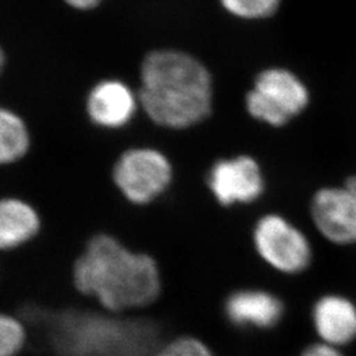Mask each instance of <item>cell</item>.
Instances as JSON below:
<instances>
[{"mask_svg":"<svg viewBox=\"0 0 356 356\" xmlns=\"http://www.w3.org/2000/svg\"><path fill=\"white\" fill-rule=\"evenodd\" d=\"M73 284L115 313L152 305L163 291L161 270L153 256L103 232L91 236L76 257Z\"/></svg>","mask_w":356,"mask_h":356,"instance_id":"1","label":"cell"},{"mask_svg":"<svg viewBox=\"0 0 356 356\" xmlns=\"http://www.w3.org/2000/svg\"><path fill=\"white\" fill-rule=\"evenodd\" d=\"M138 97L153 124L170 131L189 129L213 113V76L185 51H153L143 60Z\"/></svg>","mask_w":356,"mask_h":356,"instance_id":"2","label":"cell"},{"mask_svg":"<svg viewBox=\"0 0 356 356\" xmlns=\"http://www.w3.org/2000/svg\"><path fill=\"white\" fill-rule=\"evenodd\" d=\"M310 92L300 76L285 67H268L254 78L245 94L248 115L268 127L282 128L302 114Z\"/></svg>","mask_w":356,"mask_h":356,"instance_id":"3","label":"cell"},{"mask_svg":"<svg viewBox=\"0 0 356 356\" xmlns=\"http://www.w3.org/2000/svg\"><path fill=\"white\" fill-rule=\"evenodd\" d=\"M111 177L116 191L135 206H148L172 186L175 168L154 147H131L115 160Z\"/></svg>","mask_w":356,"mask_h":356,"instance_id":"4","label":"cell"},{"mask_svg":"<svg viewBox=\"0 0 356 356\" xmlns=\"http://www.w3.org/2000/svg\"><path fill=\"white\" fill-rule=\"evenodd\" d=\"M252 245L267 267L285 276L302 273L313 260V245L307 235L279 213L257 218L252 227Z\"/></svg>","mask_w":356,"mask_h":356,"instance_id":"5","label":"cell"},{"mask_svg":"<svg viewBox=\"0 0 356 356\" xmlns=\"http://www.w3.org/2000/svg\"><path fill=\"white\" fill-rule=\"evenodd\" d=\"M206 185L222 207L254 204L266 191L261 165L251 154H235L218 159L210 166Z\"/></svg>","mask_w":356,"mask_h":356,"instance_id":"6","label":"cell"},{"mask_svg":"<svg viewBox=\"0 0 356 356\" xmlns=\"http://www.w3.org/2000/svg\"><path fill=\"white\" fill-rule=\"evenodd\" d=\"M310 216L316 229L329 242L356 244V176L347 178L342 186L316 191Z\"/></svg>","mask_w":356,"mask_h":356,"instance_id":"7","label":"cell"},{"mask_svg":"<svg viewBox=\"0 0 356 356\" xmlns=\"http://www.w3.org/2000/svg\"><path fill=\"white\" fill-rule=\"evenodd\" d=\"M140 108L138 91L120 79H104L90 90L86 114L90 122L102 129L127 127Z\"/></svg>","mask_w":356,"mask_h":356,"instance_id":"8","label":"cell"},{"mask_svg":"<svg viewBox=\"0 0 356 356\" xmlns=\"http://www.w3.org/2000/svg\"><path fill=\"white\" fill-rule=\"evenodd\" d=\"M229 323L236 327L267 330L279 325L284 304L276 294L261 288H241L229 293L223 304Z\"/></svg>","mask_w":356,"mask_h":356,"instance_id":"9","label":"cell"},{"mask_svg":"<svg viewBox=\"0 0 356 356\" xmlns=\"http://www.w3.org/2000/svg\"><path fill=\"white\" fill-rule=\"evenodd\" d=\"M312 321L323 343L339 348L356 341V305L344 296H322L313 306Z\"/></svg>","mask_w":356,"mask_h":356,"instance_id":"10","label":"cell"},{"mask_svg":"<svg viewBox=\"0 0 356 356\" xmlns=\"http://www.w3.org/2000/svg\"><path fill=\"white\" fill-rule=\"evenodd\" d=\"M40 229L41 218L32 204L15 197L0 198V251L24 245Z\"/></svg>","mask_w":356,"mask_h":356,"instance_id":"11","label":"cell"},{"mask_svg":"<svg viewBox=\"0 0 356 356\" xmlns=\"http://www.w3.org/2000/svg\"><path fill=\"white\" fill-rule=\"evenodd\" d=\"M31 148V134L20 115L0 107V166L20 161Z\"/></svg>","mask_w":356,"mask_h":356,"instance_id":"12","label":"cell"},{"mask_svg":"<svg viewBox=\"0 0 356 356\" xmlns=\"http://www.w3.org/2000/svg\"><path fill=\"white\" fill-rule=\"evenodd\" d=\"M280 3L281 0H220L227 13L245 20L270 17L279 10Z\"/></svg>","mask_w":356,"mask_h":356,"instance_id":"13","label":"cell"},{"mask_svg":"<svg viewBox=\"0 0 356 356\" xmlns=\"http://www.w3.org/2000/svg\"><path fill=\"white\" fill-rule=\"evenodd\" d=\"M26 343V329L19 319L0 313V356H15Z\"/></svg>","mask_w":356,"mask_h":356,"instance_id":"14","label":"cell"},{"mask_svg":"<svg viewBox=\"0 0 356 356\" xmlns=\"http://www.w3.org/2000/svg\"><path fill=\"white\" fill-rule=\"evenodd\" d=\"M156 356H213L210 348L194 337H181L165 344Z\"/></svg>","mask_w":356,"mask_h":356,"instance_id":"15","label":"cell"},{"mask_svg":"<svg viewBox=\"0 0 356 356\" xmlns=\"http://www.w3.org/2000/svg\"><path fill=\"white\" fill-rule=\"evenodd\" d=\"M301 356H343V354L338 347L321 342L307 346Z\"/></svg>","mask_w":356,"mask_h":356,"instance_id":"16","label":"cell"},{"mask_svg":"<svg viewBox=\"0 0 356 356\" xmlns=\"http://www.w3.org/2000/svg\"><path fill=\"white\" fill-rule=\"evenodd\" d=\"M69 6L81 11H89L95 7H98L103 0H65Z\"/></svg>","mask_w":356,"mask_h":356,"instance_id":"17","label":"cell"},{"mask_svg":"<svg viewBox=\"0 0 356 356\" xmlns=\"http://www.w3.org/2000/svg\"><path fill=\"white\" fill-rule=\"evenodd\" d=\"M4 63H6V56H4V51H3V49L0 48V73H1L3 67H4Z\"/></svg>","mask_w":356,"mask_h":356,"instance_id":"18","label":"cell"}]
</instances>
